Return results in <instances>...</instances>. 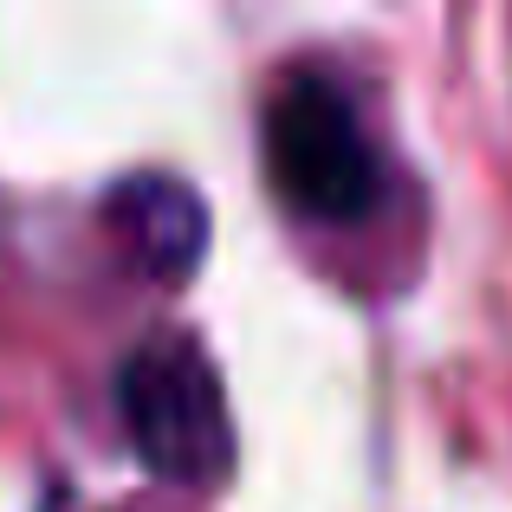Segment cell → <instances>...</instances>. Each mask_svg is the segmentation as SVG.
<instances>
[{"label": "cell", "mask_w": 512, "mask_h": 512, "mask_svg": "<svg viewBox=\"0 0 512 512\" xmlns=\"http://www.w3.org/2000/svg\"><path fill=\"white\" fill-rule=\"evenodd\" d=\"M266 175L312 221H363L383 201V156L363 137L350 91L318 65H299L266 98Z\"/></svg>", "instance_id": "7a4b0ae2"}, {"label": "cell", "mask_w": 512, "mask_h": 512, "mask_svg": "<svg viewBox=\"0 0 512 512\" xmlns=\"http://www.w3.org/2000/svg\"><path fill=\"white\" fill-rule=\"evenodd\" d=\"M117 415L156 480L188 493H214L234 474V415L221 370L188 331H156L117 370Z\"/></svg>", "instance_id": "6da1fadb"}, {"label": "cell", "mask_w": 512, "mask_h": 512, "mask_svg": "<svg viewBox=\"0 0 512 512\" xmlns=\"http://www.w3.org/2000/svg\"><path fill=\"white\" fill-rule=\"evenodd\" d=\"M104 221L130 247V260L163 286L195 279L201 253H208V201L169 169H137L104 195Z\"/></svg>", "instance_id": "3957f363"}]
</instances>
